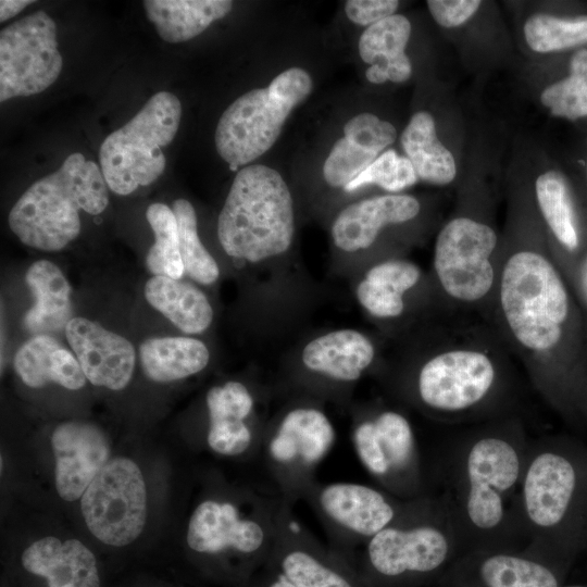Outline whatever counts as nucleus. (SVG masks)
Segmentation results:
<instances>
[{"instance_id": "nucleus-1", "label": "nucleus", "mask_w": 587, "mask_h": 587, "mask_svg": "<svg viewBox=\"0 0 587 587\" xmlns=\"http://www.w3.org/2000/svg\"><path fill=\"white\" fill-rule=\"evenodd\" d=\"M484 320L535 387L561 405L583 374L587 329L544 234L503 240L497 286Z\"/></svg>"}, {"instance_id": "nucleus-2", "label": "nucleus", "mask_w": 587, "mask_h": 587, "mask_svg": "<svg viewBox=\"0 0 587 587\" xmlns=\"http://www.w3.org/2000/svg\"><path fill=\"white\" fill-rule=\"evenodd\" d=\"M413 371L409 399L428 415L462 421L487 415L512 384L510 355L491 326L449 324Z\"/></svg>"}, {"instance_id": "nucleus-3", "label": "nucleus", "mask_w": 587, "mask_h": 587, "mask_svg": "<svg viewBox=\"0 0 587 587\" xmlns=\"http://www.w3.org/2000/svg\"><path fill=\"white\" fill-rule=\"evenodd\" d=\"M527 442L517 420L478 429L460 447L454 464V500L447 505L460 539L525 536L520 487Z\"/></svg>"}, {"instance_id": "nucleus-4", "label": "nucleus", "mask_w": 587, "mask_h": 587, "mask_svg": "<svg viewBox=\"0 0 587 587\" xmlns=\"http://www.w3.org/2000/svg\"><path fill=\"white\" fill-rule=\"evenodd\" d=\"M108 203L101 168L75 152L24 191L10 211L9 226L24 245L59 251L79 235L80 210L97 215Z\"/></svg>"}, {"instance_id": "nucleus-5", "label": "nucleus", "mask_w": 587, "mask_h": 587, "mask_svg": "<svg viewBox=\"0 0 587 587\" xmlns=\"http://www.w3.org/2000/svg\"><path fill=\"white\" fill-rule=\"evenodd\" d=\"M294 235V200L282 175L262 164L240 168L217 220V237L225 253L260 263L285 253Z\"/></svg>"}, {"instance_id": "nucleus-6", "label": "nucleus", "mask_w": 587, "mask_h": 587, "mask_svg": "<svg viewBox=\"0 0 587 587\" xmlns=\"http://www.w3.org/2000/svg\"><path fill=\"white\" fill-rule=\"evenodd\" d=\"M502 248L489 222L465 213L449 218L436 236L429 275L438 307L449 315L476 313L485 319Z\"/></svg>"}, {"instance_id": "nucleus-7", "label": "nucleus", "mask_w": 587, "mask_h": 587, "mask_svg": "<svg viewBox=\"0 0 587 587\" xmlns=\"http://www.w3.org/2000/svg\"><path fill=\"white\" fill-rule=\"evenodd\" d=\"M336 440V428L323 409L294 404L267 423L257 467L294 505L319 482L316 471Z\"/></svg>"}, {"instance_id": "nucleus-8", "label": "nucleus", "mask_w": 587, "mask_h": 587, "mask_svg": "<svg viewBox=\"0 0 587 587\" xmlns=\"http://www.w3.org/2000/svg\"><path fill=\"white\" fill-rule=\"evenodd\" d=\"M312 90L307 71L294 66L278 74L265 88L237 98L221 115L214 135L220 157L237 168L268 151L292 112Z\"/></svg>"}, {"instance_id": "nucleus-9", "label": "nucleus", "mask_w": 587, "mask_h": 587, "mask_svg": "<svg viewBox=\"0 0 587 587\" xmlns=\"http://www.w3.org/2000/svg\"><path fill=\"white\" fill-rule=\"evenodd\" d=\"M182 104L170 91L153 95L124 126L111 133L99 151L108 187L126 196L155 182L166 164L162 148L174 139Z\"/></svg>"}, {"instance_id": "nucleus-10", "label": "nucleus", "mask_w": 587, "mask_h": 587, "mask_svg": "<svg viewBox=\"0 0 587 587\" xmlns=\"http://www.w3.org/2000/svg\"><path fill=\"white\" fill-rule=\"evenodd\" d=\"M583 477L578 461L562 444L527 446L520 487L521 519L527 539L564 538L580 507Z\"/></svg>"}, {"instance_id": "nucleus-11", "label": "nucleus", "mask_w": 587, "mask_h": 587, "mask_svg": "<svg viewBox=\"0 0 587 587\" xmlns=\"http://www.w3.org/2000/svg\"><path fill=\"white\" fill-rule=\"evenodd\" d=\"M351 441L378 487L404 500L430 496L416 434L403 412L390 407L365 412L352 426Z\"/></svg>"}, {"instance_id": "nucleus-12", "label": "nucleus", "mask_w": 587, "mask_h": 587, "mask_svg": "<svg viewBox=\"0 0 587 587\" xmlns=\"http://www.w3.org/2000/svg\"><path fill=\"white\" fill-rule=\"evenodd\" d=\"M454 539H460L446 504L430 496L401 522L366 541L362 548L371 567L386 577L429 573L448 559Z\"/></svg>"}, {"instance_id": "nucleus-13", "label": "nucleus", "mask_w": 587, "mask_h": 587, "mask_svg": "<svg viewBox=\"0 0 587 587\" xmlns=\"http://www.w3.org/2000/svg\"><path fill=\"white\" fill-rule=\"evenodd\" d=\"M423 498L404 500L378 486L355 482H316L303 500L312 507L329 539L362 547L412 513Z\"/></svg>"}, {"instance_id": "nucleus-14", "label": "nucleus", "mask_w": 587, "mask_h": 587, "mask_svg": "<svg viewBox=\"0 0 587 587\" xmlns=\"http://www.w3.org/2000/svg\"><path fill=\"white\" fill-rule=\"evenodd\" d=\"M88 530L102 544L124 547L135 541L147 521V488L130 458L111 459L80 498Z\"/></svg>"}, {"instance_id": "nucleus-15", "label": "nucleus", "mask_w": 587, "mask_h": 587, "mask_svg": "<svg viewBox=\"0 0 587 587\" xmlns=\"http://www.w3.org/2000/svg\"><path fill=\"white\" fill-rule=\"evenodd\" d=\"M62 66L57 25L45 11H36L1 29V102L46 90L58 79Z\"/></svg>"}, {"instance_id": "nucleus-16", "label": "nucleus", "mask_w": 587, "mask_h": 587, "mask_svg": "<svg viewBox=\"0 0 587 587\" xmlns=\"http://www.w3.org/2000/svg\"><path fill=\"white\" fill-rule=\"evenodd\" d=\"M209 450L225 459L238 460L258 469L266 426L253 423L257 401L250 388L239 380H227L205 394Z\"/></svg>"}, {"instance_id": "nucleus-17", "label": "nucleus", "mask_w": 587, "mask_h": 587, "mask_svg": "<svg viewBox=\"0 0 587 587\" xmlns=\"http://www.w3.org/2000/svg\"><path fill=\"white\" fill-rule=\"evenodd\" d=\"M534 198L549 250L567 280L587 243V223L571 178L560 168L541 172Z\"/></svg>"}, {"instance_id": "nucleus-18", "label": "nucleus", "mask_w": 587, "mask_h": 587, "mask_svg": "<svg viewBox=\"0 0 587 587\" xmlns=\"http://www.w3.org/2000/svg\"><path fill=\"white\" fill-rule=\"evenodd\" d=\"M54 485L58 495L72 502L82 498L92 479L111 460L110 442L96 424L66 421L51 436Z\"/></svg>"}, {"instance_id": "nucleus-19", "label": "nucleus", "mask_w": 587, "mask_h": 587, "mask_svg": "<svg viewBox=\"0 0 587 587\" xmlns=\"http://www.w3.org/2000/svg\"><path fill=\"white\" fill-rule=\"evenodd\" d=\"M65 336L92 385L117 391L129 384L136 353L125 337L80 316L68 322Z\"/></svg>"}, {"instance_id": "nucleus-20", "label": "nucleus", "mask_w": 587, "mask_h": 587, "mask_svg": "<svg viewBox=\"0 0 587 587\" xmlns=\"http://www.w3.org/2000/svg\"><path fill=\"white\" fill-rule=\"evenodd\" d=\"M421 210L419 199L404 193L375 196L353 202L333 222V241L345 252L365 250L383 229L414 221Z\"/></svg>"}, {"instance_id": "nucleus-21", "label": "nucleus", "mask_w": 587, "mask_h": 587, "mask_svg": "<svg viewBox=\"0 0 587 587\" xmlns=\"http://www.w3.org/2000/svg\"><path fill=\"white\" fill-rule=\"evenodd\" d=\"M397 139L395 126L372 113H360L344 126L323 165L325 182L345 188Z\"/></svg>"}, {"instance_id": "nucleus-22", "label": "nucleus", "mask_w": 587, "mask_h": 587, "mask_svg": "<svg viewBox=\"0 0 587 587\" xmlns=\"http://www.w3.org/2000/svg\"><path fill=\"white\" fill-rule=\"evenodd\" d=\"M376 348L364 333L341 328L310 340L301 352L302 365L327 382L350 385L374 364Z\"/></svg>"}, {"instance_id": "nucleus-23", "label": "nucleus", "mask_w": 587, "mask_h": 587, "mask_svg": "<svg viewBox=\"0 0 587 587\" xmlns=\"http://www.w3.org/2000/svg\"><path fill=\"white\" fill-rule=\"evenodd\" d=\"M426 284L422 267L403 258L370 266L355 288L359 304L374 319L397 321L408 312L409 296Z\"/></svg>"}, {"instance_id": "nucleus-24", "label": "nucleus", "mask_w": 587, "mask_h": 587, "mask_svg": "<svg viewBox=\"0 0 587 587\" xmlns=\"http://www.w3.org/2000/svg\"><path fill=\"white\" fill-rule=\"evenodd\" d=\"M23 567L49 587H100L95 554L80 540L42 537L22 553Z\"/></svg>"}, {"instance_id": "nucleus-25", "label": "nucleus", "mask_w": 587, "mask_h": 587, "mask_svg": "<svg viewBox=\"0 0 587 587\" xmlns=\"http://www.w3.org/2000/svg\"><path fill=\"white\" fill-rule=\"evenodd\" d=\"M316 538L295 519L291 510L271 557L279 572L296 587H353L352 583L321 551Z\"/></svg>"}, {"instance_id": "nucleus-26", "label": "nucleus", "mask_w": 587, "mask_h": 587, "mask_svg": "<svg viewBox=\"0 0 587 587\" xmlns=\"http://www.w3.org/2000/svg\"><path fill=\"white\" fill-rule=\"evenodd\" d=\"M410 36V21L398 13L366 27L359 40V54L370 65L365 71L369 82L403 83L411 77L412 64L405 53Z\"/></svg>"}, {"instance_id": "nucleus-27", "label": "nucleus", "mask_w": 587, "mask_h": 587, "mask_svg": "<svg viewBox=\"0 0 587 587\" xmlns=\"http://www.w3.org/2000/svg\"><path fill=\"white\" fill-rule=\"evenodd\" d=\"M13 366L21 380L30 388L53 383L78 390L87 380L77 359L50 335H35L26 340L17 349Z\"/></svg>"}, {"instance_id": "nucleus-28", "label": "nucleus", "mask_w": 587, "mask_h": 587, "mask_svg": "<svg viewBox=\"0 0 587 587\" xmlns=\"http://www.w3.org/2000/svg\"><path fill=\"white\" fill-rule=\"evenodd\" d=\"M25 280L35 303L24 314V329L35 336L65 328L73 319L72 290L59 266L48 260L36 261L28 267Z\"/></svg>"}, {"instance_id": "nucleus-29", "label": "nucleus", "mask_w": 587, "mask_h": 587, "mask_svg": "<svg viewBox=\"0 0 587 587\" xmlns=\"http://www.w3.org/2000/svg\"><path fill=\"white\" fill-rule=\"evenodd\" d=\"M143 292L148 303L185 334H201L213 321L209 299L188 282L157 275L146 283Z\"/></svg>"}, {"instance_id": "nucleus-30", "label": "nucleus", "mask_w": 587, "mask_h": 587, "mask_svg": "<svg viewBox=\"0 0 587 587\" xmlns=\"http://www.w3.org/2000/svg\"><path fill=\"white\" fill-rule=\"evenodd\" d=\"M400 143L419 180L447 186L458 173L452 152L439 140L433 115L415 112L400 135Z\"/></svg>"}, {"instance_id": "nucleus-31", "label": "nucleus", "mask_w": 587, "mask_h": 587, "mask_svg": "<svg viewBox=\"0 0 587 587\" xmlns=\"http://www.w3.org/2000/svg\"><path fill=\"white\" fill-rule=\"evenodd\" d=\"M142 4L161 39L171 43L192 39L233 9L229 0H146Z\"/></svg>"}, {"instance_id": "nucleus-32", "label": "nucleus", "mask_w": 587, "mask_h": 587, "mask_svg": "<svg viewBox=\"0 0 587 587\" xmlns=\"http://www.w3.org/2000/svg\"><path fill=\"white\" fill-rule=\"evenodd\" d=\"M145 375L157 383H171L200 373L210 361L207 345L192 337H153L139 347Z\"/></svg>"}, {"instance_id": "nucleus-33", "label": "nucleus", "mask_w": 587, "mask_h": 587, "mask_svg": "<svg viewBox=\"0 0 587 587\" xmlns=\"http://www.w3.org/2000/svg\"><path fill=\"white\" fill-rule=\"evenodd\" d=\"M527 46L538 53L572 52L587 47V11L535 13L523 27Z\"/></svg>"}, {"instance_id": "nucleus-34", "label": "nucleus", "mask_w": 587, "mask_h": 587, "mask_svg": "<svg viewBox=\"0 0 587 587\" xmlns=\"http://www.w3.org/2000/svg\"><path fill=\"white\" fill-rule=\"evenodd\" d=\"M562 75L540 93L551 115L570 122L587 121V47L570 52Z\"/></svg>"}, {"instance_id": "nucleus-35", "label": "nucleus", "mask_w": 587, "mask_h": 587, "mask_svg": "<svg viewBox=\"0 0 587 587\" xmlns=\"http://www.w3.org/2000/svg\"><path fill=\"white\" fill-rule=\"evenodd\" d=\"M152 228L154 243L146 257V265L154 276L180 279L185 273L179 252L178 228L175 214L164 203H152L146 211Z\"/></svg>"}, {"instance_id": "nucleus-36", "label": "nucleus", "mask_w": 587, "mask_h": 587, "mask_svg": "<svg viewBox=\"0 0 587 587\" xmlns=\"http://www.w3.org/2000/svg\"><path fill=\"white\" fill-rule=\"evenodd\" d=\"M478 574L485 587H558L554 574L547 566L504 552L486 555Z\"/></svg>"}, {"instance_id": "nucleus-37", "label": "nucleus", "mask_w": 587, "mask_h": 587, "mask_svg": "<svg viewBox=\"0 0 587 587\" xmlns=\"http://www.w3.org/2000/svg\"><path fill=\"white\" fill-rule=\"evenodd\" d=\"M172 210L177 222L179 252L185 273L199 284H214L220 276V268L199 238L192 204L186 199H177L173 202Z\"/></svg>"}, {"instance_id": "nucleus-38", "label": "nucleus", "mask_w": 587, "mask_h": 587, "mask_svg": "<svg viewBox=\"0 0 587 587\" xmlns=\"http://www.w3.org/2000/svg\"><path fill=\"white\" fill-rule=\"evenodd\" d=\"M419 182L413 165L407 157L395 150L384 151L364 172L350 182L344 189L348 192L374 184L390 193L415 185Z\"/></svg>"}, {"instance_id": "nucleus-39", "label": "nucleus", "mask_w": 587, "mask_h": 587, "mask_svg": "<svg viewBox=\"0 0 587 587\" xmlns=\"http://www.w3.org/2000/svg\"><path fill=\"white\" fill-rule=\"evenodd\" d=\"M427 8L437 24L453 28L466 23L479 9L478 0H428Z\"/></svg>"}, {"instance_id": "nucleus-40", "label": "nucleus", "mask_w": 587, "mask_h": 587, "mask_svg": "<svg viewBox=\"0 0 587 587\" xmlns=\"http://www.w3.org/2000/svg\"><path fill=\"white\" fill-rule=\"evenodd\" d=\"M398 8L397 0H348L345 3L347 17L357 25L367 27L396 14Z\"/></svg>"}, {"instance_id": "nucleus-41", "label": "nucleus", "mask_w": 587, "mask_h": 587, "mask_svg": "<svg viewBox=\"0 0 587 587\" xmlns=\"http://www.w3.org/2000/svg\"><path fill=\"white\" fill-rule=\"evenodd\" d=\"M569 283L574 289L580 308H584L587 313V243L574 267ZM585 325L587 329V320L585 321Z\"/></svg>"}, {"instance_id": "nucleus-42", "label": "nucleus", "mask_w": 587, "mask_h": 587, "mask_svg": "<svg viewBox=\"0 0 587 587\" xmlns=\"http://www.w3.org/2000/svg\"><path fill=\"white\" fill-rule=\"evenodd\" d=\"M33 1L29 0H1L0 1V21L4 22L13 16H15L17 13H20L22 10H24L29 3Z\"/></svg>"}, {"instance_id": "nucleus-43", "label": "nucleus", "mask_w": 587, "mask_h": 587, "mask_svg": "<svg viewBox=\"0 0 587 587\" xmlns=\"http://www.w3.org/2000/svg\"><path fill=\"white\" fill-rule=\"evenodd\" d=\"M267 587H296L285 575L280 572L275 573L274 578L267 585Z\"/></svg>"}, {"instance_id": "nucleus-44", "label": "nucleus", "mask_w": 587, "mask_h": 587, "mask_svg": "<svg viewBox=\"0 0 587 587\" xmlns=\"http://www.w3.org/2000/svg\"><path fill=\"white\" fill-rule=\"evenodd\" d=\"M578 165H579L578 172H579L580 182L583 183L584 190L587 195V150L585 151L584 157L579 159Z\"/></svg>"}, {"instance_id": "nucleus-45", "label": "nucleus", "mask_w": 587, "mask_h": 587, "mask_svg": "<svg viewBox=\"0 0 587 587\" xmlns=\"http://www.w3.org/2000/svg\"><path fill=\"white\" fill-rule=\"evenodd\" d=\"M572 587H582V586H572Z\"/></svg>"}]
</instances>
